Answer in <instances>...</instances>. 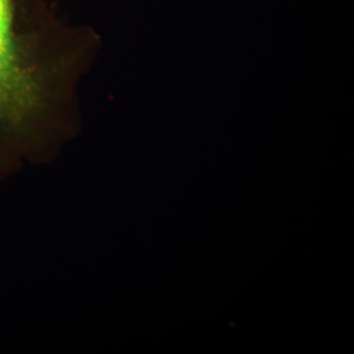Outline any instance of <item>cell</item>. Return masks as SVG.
<instances>
[{
  "label": "cell",
  "instance_id": "1",
  "mask_svg": "<svg viewBox=\"0 0 354 354\" xmlns=\"http://www.w3.org/2000/svg\"><path fill=\"white\" fill-rule=\"evenodd\" d=\"M101 37L59 19L46 0H0V181L43 164L81 125V86Z\"/></svg>",
  "mask_w": 354,
  "mask_h": 354
}]
</instances>
